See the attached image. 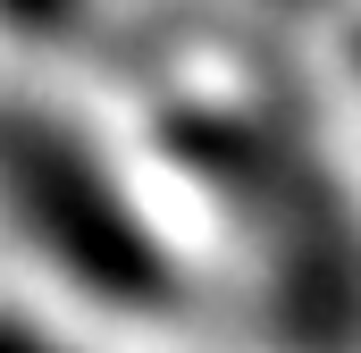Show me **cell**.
Returning a JSON list of instances; mask_svg holds the SVG:
<instances>
[{
  "label": "cell",
  "mask_w": 361,
  "mask_h": 353,
  "mask_svg": "<svg viewBox=\"0 0 361 353\" xmlns=\"http://www.w3.org/2000/svg\"><path fill=\"white\" fill-rule=\"evenodd\" d=\"M76 8H85V0H0V25H17V34H42V42H51V34H68V25H76Z\"/></svg>",
  "instance_id": "cell-3"
},
{
  "label": "cell",
  "mask_w": 361,
  "mask_h": 353,
  "mask_svg": "<svg viewBox=\"0 0 361 353\" xmlns=\"http://www.w3.org/2000/svg\"><path fill=\"white\" fill-rule=\"evenodd\" d=\"M353 59H361V34H353Z\"/></svg>",
  "instance_id": "cell-5"
},
{
  "label": "cell",
  "mask_w": 361,
  "mask_h": 353,
  "mask_svg": "<svg viewBox=\"0 0 361 353\" xmlns=\"http://www.w3.org/2000/svg\"><path fill=\"white\" fill-rule=\"evenodd\" d=\"M0 210L17 219V236L42 261H59L101 303H160L169 294V253L143 227V210L51 118H0Z\"/></svg>",
  "instance_id": "cell-2"
},
{
  "label": "cell",
  "mask_w": 361,
  "mask_h": 353,
  "mask_svg": "<svg viewBox=\"0 0 361 353\" xmlns=\"http://www.w3.org/2000/svg\"><path fill=\"white\" fill-rule=\"evenodd\" d=\"M169 143L269 261V311L302 353H361V219L319 152L277 118H177Z\"/></svg>",
  "instance_id": "cell-1"
},
{
  "label": "cell",
  "mask_w": 361,
  "mask_h": 353,
  "mask_svg": "<svg viewBox=\"0 0 361 353\" xmlns=\"http://www.w3.org/2000/svg\"><path fill=\"white\" fill-rule=\"evenodd\" d=\"M0 353H68V345H51V337L25 328V320H0Z\"/></svg>",
  "instance_id": "cell-4"
}]
</instances>
